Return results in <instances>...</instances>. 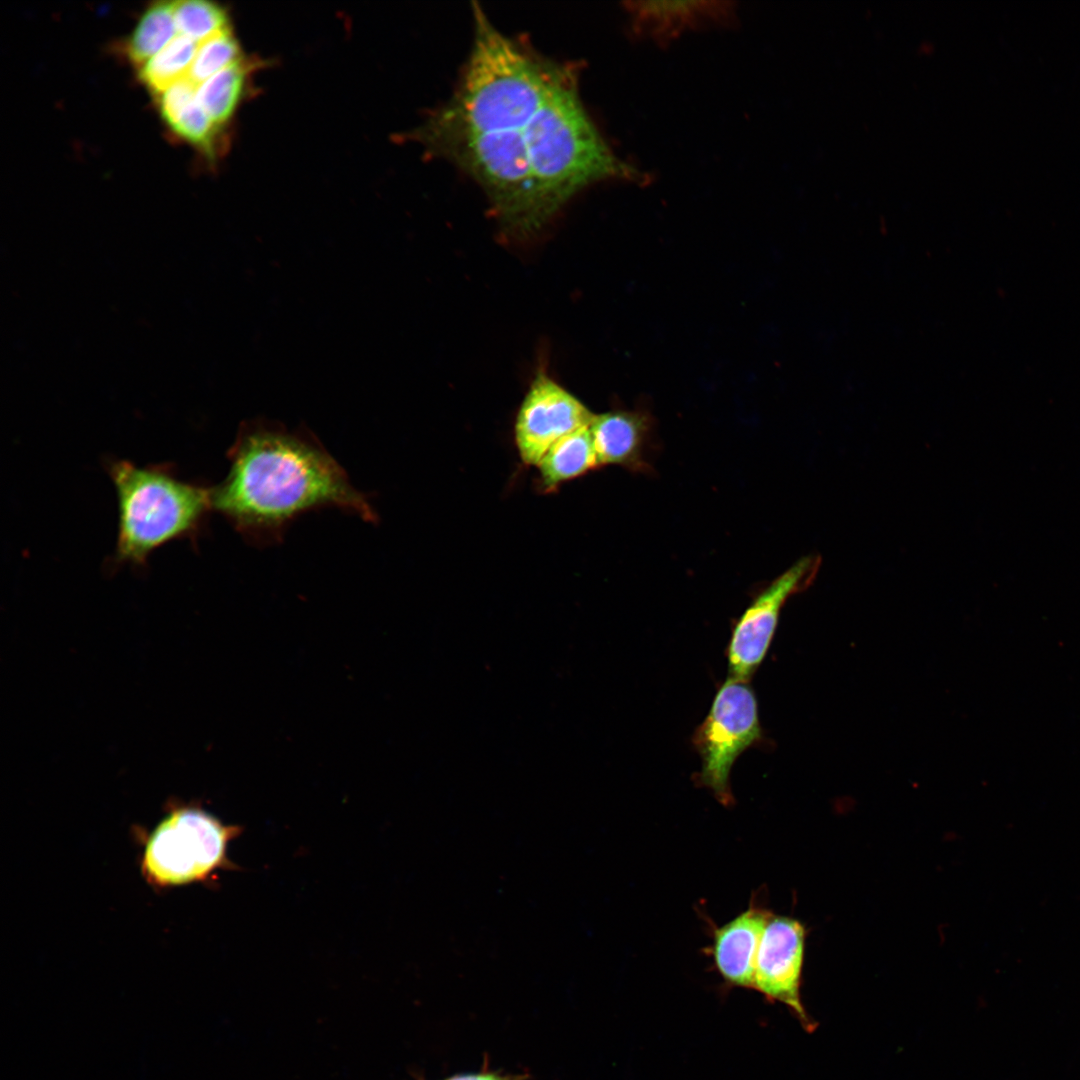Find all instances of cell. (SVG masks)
<instances>
[{
  "instance_id": "6da1fadb",
  "label": "cell",
  "mask_w": 1080,
  "mask_h": 1080,
  "mask_svg": "<svg viewBox=\"0 0 1080 1080\" xmlns=\"http://www.w3.org/2000/svg\"><path fill=\"white\" fill-rule=\"evenodd\" d=\"M227 457L228 473L212 487V509L251 544H277L294 520L324 508L378 522L369 496L305 426L246 420Z\"/></svg>"
},
{
  "instance_id": "7a4b0ae2",
  "label": "cell",
  "mask_w": 1080,
  "mask_h": 1080,
  "mask_svg": "<svg viewBox=\"0 0 1080 1080\" xmlns=\"http://www.w3.org/2000/svg\"><path fill=\"white\" fill-rule=\"evenodd\" d=\"M473 47L452 100L426 125L443 133L523 129L567 67L528 52L500 33L474 7Z\"/></svg>"
},
{
  "instance_id": "3957f363",
  "label": "cell",
  "mask_w": 1080,
  "mask_h": 1080,
  "mask_svg": "<svg viewBox=\"0 0 1080 1080\" xmlns=\"http://www.w3.org/2000/svg\"><path fill=\"white\" fill-rule=\"evenodd\" d=\"M567 69L523 130L532 171L550 217L584 187L603 180L647 184L650 176L617 156L585 111Z\"/></svg>"
},
{
  "instance_id": "277c9868",
  "label": "cell",
  "mask_w": 1080,
  "mask_h": 1080,
  "mask_svg": "<svg viewBox=\"0 0 1080 1080\" xmlns=\"http://www.w3.org/2000/svg\"><path fill=\"white\" fill-rule=\"evenodd\" d=\"M118 503L114 559L143 565L173 540L198 534L212 509V488L178 478L166 465L109 464Z\"/></svg>"
},
{
  "instance_id": "5b68a950",
  "label": "cell",
  "mask_w": 1080,
  "mask_h": 1080,
  "mask_svg": "<svg viewBox=\"0 0 1080 1080\" xmlns=\"http://www.w3.org/2000/svg\"><path fill=\"white\" fill-rule=\"evenodd\" d=\"M523 130L431 133L418 139L479 182L504 229L530 234L551 217L532 171Z\"/></svg>"
},
{
  "instance_id": "8992f818",
  "label": "cell",
  "mask_w": 1080,
  "mask_h": 1080,
  "mask_svg": "<svg viewBox=\"0 0 1080 1080\" xmlns=\"http://www.w3.org/2000/svg\"><path fill=\"white\" fill-rule=\"evenodd\" d=\"M240 832L197 808L175 810L147 842L144 869L156 882L178 884L205 878L226 862L228 842Z\"/></svg>"
},
{
  "instance_id": "52a82bcc",
  "label": "cell",
  "mask_w": 1080,
  "mask_h": 1080,
  "mask_svg": "<svg viewBox=\"0 0 1080 1080\" xmlns=\"http://www.w3.org/2000/svg\"><path fill=\"white\" fill-rule=\"evenodd\" d=\"M757 701L747 681L729 676L696 729L693 743L701 757L698 782L724 806L734 803L730 772L739 755L761 739Z\"/></svg>"
},
{
  "instance_id": "ba28073f",
  "label": "cell",
  "mask_w": 1080,
  "mask_h": 1080,
  "mask_svg": "<svg viewBox=\"0 0 1080 1080\" xmlns=\"http://www.w3.org/2000/svg\"><path fill=\"white\" fill-rule=\"evenodd\" d=\"M821 566L818 555H807L774 579L738 619L728 646L730 676L747 681L766 656L786 601L805 590Z\"/></svg>"
},
{
  "instance_id": "9c48e42d",
  "label": "cell",
  "mask_w": 1080,
  "mask_h": 1080,
  "mask_svg": "<svg viewBox=\"0 0 1080 1080\" xmlns=\"http://www.w3.org/2000/svg\"><path fill=\"white\" fill-rule=\"evenodd\" d=\"M594 415L547 374H537L515 420L514 437L522 462L536 466L553 443L589 426Z\"/></svg>"
},
{
  "instance_id": "30bf717a",
  "label": "cell",
  "mask_w": 1080,
  "mask_h": 1080,
  "mask_svg": "<svg viewBox=\"0 0 1080 1080\" xmlns=\"http://www.w3.org/2000/svg\"><path fill=\"white\" fill-rule=\"evenodd\" d=\"M805 939L806 929L800 921L772 913L760 941L753 989L788 1006L810 1030L812 1024L800 996Z\"/></svg>"
},
{
  "instance_id": "8fae6325",
  "label": "cell",
  "mask_w": 1080,
  "mask_h": 1080,
  "mask_svg": "<svg viewBox=\"0 0 1080 1080\" xmlns=\"http://www.w3.org/2000/svg\"><path fill=\"white\" fill-rule=\"evenodd\" d=\"M634 34L667 42L686 30L735 20L730 1H628L624 3Z\"/></svg>"
},
{
  "instance_id": "7c38bea8",
  "label": "cell",
  "mask_w": 1080,
  "mask_h": 1080,
  "mask_svg": "<svg viewBox=\"0 0 1080 1080\" xmlns=\"http://www.w3.org/2000/svg\"><path fill=\"white\" fill-rule=\"evenodd\" d=\"M771 914L752 902L726 924L712 927V943L708 952L714 967L728 984L754 988L757 953Z\"/></svg>"
},
{
  "instance_id": "4fadbf2b",
  "label": "cell",
  "mask_w": 1080,
  "mask_h": 1080,
  "mask_svg": "<svg viewBox=\"0 0 1080 1080\" xmlns=\"http://www.w3.org/2000/svg\"><path fill=\"white\" fill-rule=\"evenodd\" d=\"M589 429L599 466L648 470L651 425L647 416L632 411H609L594 415Z\"/></svg>"
},
{
  "instance_id": "5bb4252c",
  "label": "cell",
  "mask_w": 1080,
  "mask_h": 1080,
  "mask_svg": "<svg viewBox=\"0 0 1080 1080\" xmlns=\"http://www.w3.org/2000/svg\"><path fill=\"white\" fill-rule=\"evenodd\" d=\"M536 466L538 487L544 493L599 467L589 426L553 443Z\"/></svg>"
},
{
  "instance_id": "9a60e30c",
  "label": "cell",
  "mask_w": 1080,
  "mask_h": 1080,
  "mask_svg": "<svg viewBox=\"0 0 1080 1080\" xmlns=\"http://www.w3.org/2000/svg\"><path fill=\"white\" fill-rule=\"evenodd\" d=\"M176 36H178V31L174 20L173 2H155L143 12L129 35L124 46L125 55L128 61L138 69Z\"/></svg>"
},
{
  "instance_id": "2e32d148",
  "label": "cell",
  "mask_w": 1080,
  "mask_h": 1080,
  "mask_svg": "<svg viewBox=\"0 0 1080 1080\" xmlns=\"http://www.w3.org/2000/svg\"><path fill=\"white\" fill-rule=\"evenodd\" d=\"M249 71V63L241 59L197 86L196 99L217 126L224 128L235 114Z\"/></svg>"
},
{
  "instance_id": "e0dca14e",
  "label": "cell",
  "mask_w": 1080,
  "mask_h": 1080,
  "mask_svg": "<svg viewBox=\"0 0 1080 1080\" xmlns=\"http://www.w3.org/2000/svg\"><path fill=\"white\" fill-rule=\"evenodd\" d=\"M198 44L176 36L166 47L138 68V79L155 97L188 76Z\"/></svg>"
},
{
  "instance_id": "ac0fdd59",
  "label": "cell",
  "mask_w": 1080,
  "mask_h": 1080,
  "mask_svg": "<svg viewBox=\"0 0 1080 1080\" xmlns=\"http://www.w3.org/2000/svg\"><path fill=\"white\" fill-rule=\"evenodd\" d=\"M179 139L213 159L219 152L221 131L196 97L163 121Z\"/></svg>"
},
{
  "instance_id": "d6986e66",
  "label": "cell",
  "mask_w": 1080,
  "mask_h": 1080,
  "mask_svg": "<svg viewBox=\"0 0 1080 1080\" xmlns=\"http://www.w3.org/2000/svg\"><path fill=\"white\" fill-rule=\"evenodd\" d=\"M173 14L178 35L189 38L198 45L230 30L226 10L214 2L174 1Z\"/></svg>"
},
{
  "instance_id": "ffe728a7",
  "label": "cell",
  "mask_w": 1080,
  "mask_h": 1080,
  "mask_svg": "<svg viewBox=\"0 0 1080 1080\" xmlns=\"http://www.w3.org/2000/svg\"><path fill=\"white\" fill-rule=\"evenodd\" d=\"M241 59L240 45L230 29L198 45L187 77L198 86Z\"/></svg>"
},
{
  "instance_id": "44dd1931",
  "label": "cell",
  "mask_w": 1080,
  "mask_h": 1080,
  "mask_svg": "<svg viewBox=\"0 0 1080 1080\" xmlns=\"http://www.w3.org/2000/svg\"><path fill=\"white\" fill-rule=\"evenodd\" d=\"M448 1080H511L508 1078L500 1077L495 1074L481 1073V1074H468L454 1076Z\"/></svg>"
}]
</instances>
